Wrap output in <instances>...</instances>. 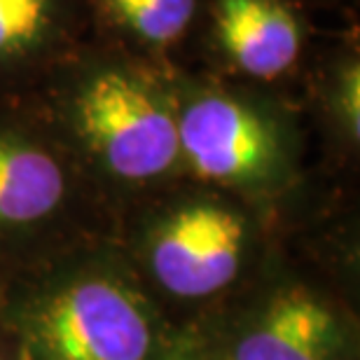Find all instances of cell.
<instances>
[{
	"mask_svg": "<svg viewBox=\"0 0 360 360\" xmlns=\"http://www.w3.org/2000/svg\"><path fill=\"white\" fill-rule=\"evenodd\" d=\"M120 31L146 49H167L190 33L199 0H94Z\"/></svg>",
	"mask_w": 360,
	"mask_h": 360,
	"instance_id": "9",
	"label": "cell"
},
{
	"mask_svg": "<svg viewBox=\"0 0 360 360\" xmlns=\"http://www.w3.org/2000/svg\"><path fill=\"white\" fill-rule=\"evenodd\" d=\"M321 98L337 129L349 143L360 139V54L356 47H342L321 70Z\"/></svg>",
	"mask_w": 360,
	"mask_h": 360,
	"instance_id": "10",
	"label": "cell"
},
{
	"mask_svg": "<svg viewBox=\"0 0 360 360\" xmlns=\"http://www.w3.org/2000/svg\"><path fill=\"white\" fill-rule=\"evenodd\" d=\"M335 347V314L311 292L290 288L236 342L232 360H330Z\"/></svg>",
	"mask_w": 360,
	"mask_h": 360,
	"instance_id": "8",
	"label": "cell"
},
{
	"mask_svg": "<svg viewBox=\"0 0 360 360\" xmlns=\"http://www.w3.org/2000/svg\"><path fill=\"white\" fill-rule=\"evenodd\" d=\"M80 28L82 0H0V82L47 77Z\"/></svg>",
	"mask_w": 360,
	"mask_h": 360,
	"instance_id": "7",
	"label": "cell"
},
{
	"mask_svg": "<svg viewBox=\"0 0 360 360\" xmlns=\"http://www.w3.org/2000/svg\"><path fill=\"white\" fill-rule=\"evenodd\" d=\"M246 241L248 220L239 208L218 199H187L150 229V269L176 297H206L234 281Z\"/></svg>",
	"mask_w": 360,
	"mask_h": 360,
	"instance_id": "4",
	"label": "cell"
},
{
	"mask_svg": "<svg viewBox=\"0 0 360 360\" xmlns=\"http://www.w3.org/2000/svg\"><path fill=\"white\" fill-rule=\"evenodd\" d=\"M211 28L222 61L236 75L274 82L304 49V21L285 0H211Z\"/></svg>",
	"mask_w": 360,
	"mask_h": 360,
	"instance_id": "5",
	"label": "cell"
},
{
	"mask_svg": "<svg viewBox=\"0 0 360 360\" xmlns=\"http://www.w3.org/2000/svg\"><path fill=\"white\" fill-rule=\"evenodd\" d=\"M28 344L40 360H148L155 337L148 311L129 288L89 276L35 307Z\"/></svg>",
	"mask_w": 360,
	"mask_h": 360,
	"instance_id": "3",
	"label": "cell"
},
{
	"mask_svg": "<svg viewBox=\"0 0 360 360\" xmlns=\"http://www.w3.org/2000/svg\"><path fill=\"white\" fill-rule=\"evenodd\" d=\"M180 162L204 183L267 190L288 171L276 110L239 87L174 73Z\"/></svg>",
	"mask_w": 360,
	"mask_h": 360,
	"instance_id": "2",
	"label": "cell"
},
{
	"mask_svg": "<svg viewBox=\"0 0 360 360\" xmlns=\"http://www.w3.org/2000/svg\"><path fill=\"white\" fill-rule=\"evenodd\" d=\"M70 197L61 157L31 131L0 124V232L52 220Z\"/></svg>",
	"mask_w": 360,
	"mask_h": 360,
	"instance_id": "6",
	"label": "cell"
},
{
	"mask_svg": "<svg viewBox=\"0 0 360 360\" xmlns=\"http://www.w3.org/2000/svg\"><path fill=\"white\" fill-rule=\"evenodd\" d=\"M47 77L63 129L105 178L139 187L183 169L174 73L164 66L80 45Z\"/></svg>",
	"mask_w": 360,
	"mask_h": 360,
	"instance_id": "1",
	"label": "cell"
}]
</instances>
